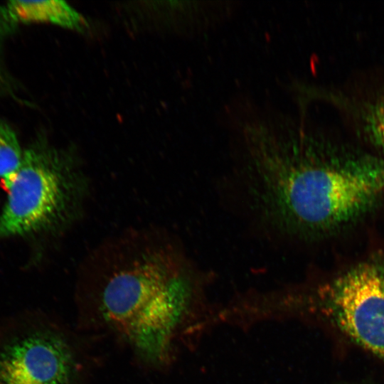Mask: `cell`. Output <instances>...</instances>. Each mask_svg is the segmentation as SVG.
<instances>
[{"mask_svg":"<svg viewBox=\"0 0 384 384\" xmlns=\"http://www.w3.org/2000/svg\"><path fill=\"white\" fill-rule=\"evenodd\" d=\"M337 148L304 119L282 112L247 129L238 171L265 228L299 239L353 220L384 196V160Z\"/></svg>","mask_w":384,"mask_h":384,"instance_id":"1","label":"cell"},{"mask_svg":"<svg viewBox=\"0 0 384 384\" xmlns=\"http://www.w3.org/2000/svg\"><path fill=\"white\" fill-rule=\"evenodd\" d=\"M84 267L104 320L151 364L168 363L183 337L209 324L201 279L161 234H123L100 246Z\"/></svg>","mask_w":384,"mask_h":384,"instance_id":"2","label":"cell"},{"mask_svg":"<svg viewBox=\"0 0 384 384\" xmlns=\"http://www.w3.org/2000/svg\"><path fill=\"white\" fill-rule=\"evenodd\" d=\"M86 189L71 153L43 144L23 151L0 215V238L66 227L78 215Z\"/></svg>","mask_w":384,"mask_h":384,"instance_id":"3","label":"cell"},{"mask_svg":"<svg viewBox=\"0 0 384 384\" xmlns=\"http://www.w3.org/2000/svg\"><path fill=\"white\" fill-rule=\"evenodd\" d=\"M285 312L320 320L384 362V265L360 264L309 292L292 288Z\"/></svg>","mask_w":384,"mask_h":384,"instance_id":"4","label":"cell"},{"mask_svg":"<svg viewBox=\"0 0 384 384\" xmlns=\"http://www.w3.org/2000/svg\"><path fill=\"white\" fill-rule=\"evenodd\" d=\"M77 361L65 338L20 319L0 327V384H73Z\"/></svg>","mask_w":384,"mask_h":384,"instance_id":"5","label":"cell"},{"mask_svg":"<svg viewBox=\"0 0 384 384\" xmlns=\"http://www.w3.org/2000/svg\"><path fill=\"white\" fill-rule=\"evenodd\" d=\"M5 7L13 23H49L80 32L88 28L85 18L64 1L12 0Z\"/></svg>","mask_w":384,"mask_h":384,"instance_id":"6","label":"cell"},{"mask_svg":"<svg viewBox=\"0 0 384 384\" xmlns=\"http://www.w3.org/2000/svg\"><path fill=\"white\" fill-rule=\"evenodd\" d=\"M345 98L344 107L356 131L384 154V84L362 95Z\"/></svg>","mask_w":384,"mask_h":384,"instance_id":"7","label":"cell"},{"mask_svg":"<svg viewBox=\"0 0 384 384\" xmlns=\"http://www.w3.org/2000/svg\"><path fill=\"white\" fill-rule=\"evenodd\" d=\"M22 155L15 132L8 124L0 121V178L6 189L15 178Z\"/></svg>","mask_w":384,"mask_h":384,"instance_id":"8","label":"cell"},{"mask_svg":"<svg viewBox=\"0 0 384 384\" xmlns=\"http://www.w3.org/2000/svg\"><path fill=\"white\" fill-rule=\"evenodd\" d=\"M13 22L11 21L5 6H0V43L3 35L9 28Z\"/></svg>","mask_w":384,"mask_h":384,"instance_id":"9","label":"cell"}]
</instances>
